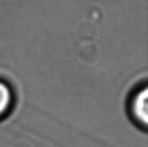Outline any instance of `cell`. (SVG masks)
<instances>
[{"instance_id":"cell-1","label":"cell","mask_w":148,"mask_h":147,"mask_svg":"<svg viewBox=\"0 0 148 147\" xmlns=\"http://www.w3.org/2000/svg\"><path fill=\"white\" fill-rule=\"evenodd\" d=\"M147 89L145 88L136 96L134 101V113L136 117L143 124L147 123Z\"/></svg>"},{"instance_id":"cell-2","label":"cell","mask_w":148,"mask_h":147,"mask_svg":"<svg viewBox=\"0 0 148 147\" xmlns=\"http://www.w3.org/2000/svg\"><path fill=\"white\" fill-rule=\"evenodd\" d=\"M10 91L5 83H0V114L5 111L10 103Z\"/></svg>"}]
</instances>
